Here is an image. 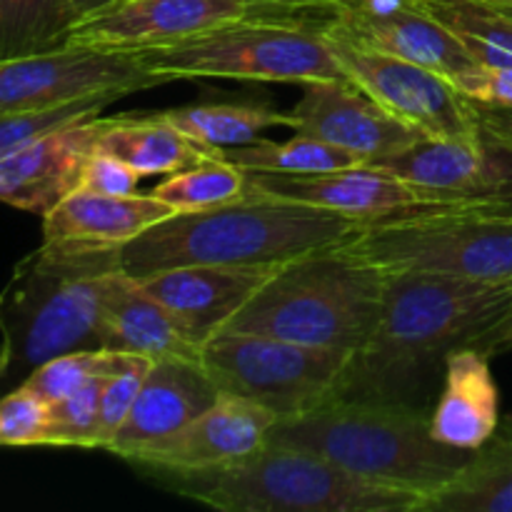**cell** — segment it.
I'll return each instance as SVG.
<instances>
[{
    "label": "cell",
    "instance_id": "obj_34",
    "mask_svg": "<svg viewBox=\"0 0 512 512\" xmlns=\"http://www.w3.org/2000/svg\"><path fill=\"white\" fill-rule=\"evenodd\" d=\"M153 360L148 355L120 353L118 365L108 373L100 395V415H98V450L108 448L123 423L133 410L135 398L143 388L148 370Z\"/></svg>",
    "mask_w": 512,
    "mask_h": 512
},
{
    "label": "cell",
    "instance_id": "obj_6",
    "mask_svg": "<svg viewBox=\"0 0 512 512\" xmlns=\"http://www.w3.org/2000/svg\"><path fill=\"white\" fill-rule=\"evenodd\" d=\"M163 478L183 498L223 512H425L428 505V495L360 478L313 450L280 443L223 468Z\"/></svg>",
    "mask_w": 512,
    "mask_h": 512
},
{
    "label": "cell",
    "instance_id": "obj_15",
    "mask_svg": "<svg viewBox=\"0 0 512 512\" xmlns=\"http://www.w3.org/2000/svg\"><path fill=\"white\" fill-rule=\"evenodd\" d=\"M110 118L78 120L0 158V203L48 215L80 188L85 165L98 150Z\"/></svg>",
    "mask_w": 512,
    "mask_h": 512
},
{
    "label": "cell",
    "instance_id": "obj_3",
    "mask_svg": "<svg viewBox=\"0 0 512 512\" xmlns=\"http://www.w3.org/2000/svg\"><path fill=\"white\" fill-rule=\"evenodd\" d=\"M360 220L248 193V198L160 220L120 248V268L133 278L180 265H283L348 240Z\"/></svg>",
    "mask_w": 512,
    "mask_h": 512
},
{
    "label": "cell",
    "instance_id": "obj_38",
    "mask_svg": "<svg viewBox=\"0 0 512 512\" xmlns=\"http://www.w3.org/2000/svg\"><path fill=\"white\" fill-rule=\"evenodd\" d=\"M140 178H143V175L135 173L128 163H123V160L113 158V155L108 153L95 150L90 163L85 165L80 188L93 190V193H103V195H135L138 193Z\"/></svg>",
    "mask_w": 512,
    "mask_h": 512
},
{
    "label": "cell",
    "instance_id": "obj_18",
    "mask_svg": "<svg viewBox=\"0 0 512 512\" xmlns=\"http://www.w3.org/2000/svg\"><path fill=\"white\" fill-rule=\"evenodd\" d=\"M278 268L280 265H180L140 278V285L203 345L248 305Z\"/></svg>",
    "mask_w": 512,
    "mask_h": 512
},
{
    "label": "cell",
    "instance_id": "obj_24",
    "mask_svg": "<svg viewBox=\"0 0 512 512\" xmlns=\"http://www.w3.org/2000/svg\"><path fill=\"white\" fill-rule=\"evenodd\" d=\"M98 150L128 163L143 178L180 173L190 165L223 155V148H210L188 138L158 113H150L145 118L113 115L108 130L100 138Z\"/></svg>",
    "mask_w": 512,
    "mask_h": 512
},
{
    "label": "cell",
    "instance_id": "obj_40",
    "mask_svg": "<svg viewBox=\"0 0 512 512\" xmlns=\"http://www.w3.org/2000/svg\"><path fill=\"white\" fill-rule=\"evenodd\" d=\"M253 13L263 15H308V13H335V10L353 5L358 0H248Z\"/></svg>",
    "mask_w": 512,
    "mask_h": 512
},
{
    "label": "cell",
    "instance_id": "obj_30",
    "mask_svg": "<svg viewBox=\"0 0 512 512\" xmlns=\"http://www.w3.org/2000/svg\"><path fill=\"white\" fill-rule=\"evenodd\" d=\"M150 195L170 205L175 213L218 208L248 198V173L218 155L168 175L150 190Z\"/></svg>",
    "mask_w": 512,
    "mask_h": 512
},
{
    "label": "cell",
    "instance_id": "obj_10",
    "mask_svg": "<svg viewBox=\"0 0 512 512\" xmlns=\"http://www.w3.org/2000/svg\"><path fill=\"white\" fill-rule=\"evenodd\" d=\"M345 75L423 138L480 143L475 103L435 70L330 38Z\"/></svg>",
    "mask_w": 512,
    "mask_h": 512
},
{
    "label": "cell",
    "instance_id": "obj_19",
    "mask_svg": "<svg viewBox=\"0 0 512 512\" xmlns=\"http://www.w3.org/2000/svg\"><path fill=\"white\" fill-rule=\"evenodd\" d=\"M220 390L210 380L200 360H153L123 428L115 433L103 453L128 460L143 445L175 433L210 408Z\"/></svg>",
    "mask_w": 512,
    "mask_h": 512
},
{
    "label": "cell",
    "instance_id": "obj_32",
    "mask_svg": "<svg viewBox=\"0 0 512 512\" xmlns=\"http://www.w3.org/2000/svg\"><path fill=\"white\" fill-rule=\"evenodd\" d=\"M120 353L118 350H75V353H63L58 358H50L48 363L38 365L28 378L20 385L33 390L38 398L53 405L58 400L68 398L75 390L83 388L88 380L95 375L110 373L118 365Z\"/></svg>",
    "mask_w": 512,
    "mask_h": 512
},
{
    "label": "cell",
    "instance_id": "obj_2",
    "mask_svg": "<svg viewBox=\"0 0 512 512\" xmlns=\"http://www.w3.org/2000/svg\"><path fill=\"white\" fill-rule=\"evenodd\" d=\"M123 245L43 240L0 293V388L63 353L103 348L105 285Z\"/></svg>",
    "mask_w": 512,
    "mask_h": 512
},
{
    "label": "cell",
    "instance_id": "obj_8",
    "mask_svg": "<svg viewBox=\"0 0 512 512\" xmlns=\"http://www.w3.org/2000/svg\"><path fill=\"white\" fill-rule=\"evenodd\" d=\"M343 248L385 273L512 283V215L475 205H428L363 223Z\"/></svg>",
    "mask_w": 512,
    "mask_h": 512
},
{
    "label": "cell",
    "instance_id": "obj_27",
    "mask_svg": "<svg viewBox=\"0 0 512 512\" xmlns=\"http://www.w3.org/2000/svg\"><path fill=\"white\" fill-rule=\"evenodd\" d=\"M223 158L243 168L245 173L270 175H315L363 165L348 150L335 148V145L303 133H295L293 138L283 140V143L260 138L255 143L223 148Z\"/></svg>",
    "mask_w": 512,
    "mask_h": 512
},
{
    "label": "cell",
    "instance_id": "obj_17",
    "mask_svg": "<svg viewBox=\"0 0 512 512\" xmlns=\"http://www.w3.org/2000/svg\"><path fill=\"white\" fill-rule=\"evenodd\" d=\"M323 28L330 38L423 65L450 80L480 65L468 48L420 5V0L390 13H368L348 5L330 13L323 20Z\"/></svg>",
    "mask_w": 512,
    "mask_h": 512
},
{
    "label": "cell",
    "instance_id": "obj_29",
    "mask_svg": "<svg viewBox=\"0 0 512 512\" xmlns=\"http://www.w3.org/2000/svg\"><path fill=\"white\" fill-rule=\"evenodd\" d=\"M75 20L70 0H0V60L60 48Z\"/></svg>",
    "mask_w": 512,
    "mask_h": 512
},
{
    "label": "cell",
    "instance_id": "obj_41",
    "mask_svg": "<svg viewBox=\"0 0 512 512\" xmlns=\"http://www.w3.org/2000/svg\"><path fill=\"white\" fill-rule=\"evenodd\" d=\"M465 205H475V208H483V210H493V213H503V215H512V173L493 193L483 195L478 200H470Z\"/></svg>",
    "mask_w": 512,
    "mask_h": 512
},
{
    "label": "cell",
    "instance_id": "obj_23",
    "mask_svg": "<svg viewBox=\"0 0 512 512\" xmlns=\"http://www.w3.org/2000/svg\"><path fill=\"white\" fill-rule=\"evenodd\" d=\"M173 213L150 193L103 195L78 188L43 215V240L125 245Z\"/></svg>",
    "mask_w": 512,
    "mask_h": 512
},
{
    "label": "cell",
    "instance_id": "obj_42",
    "mask_svg": "<svg viewBox=\"0 0 512 512\" xmlns=\"http://www.w3.org/2000/svg\"><path fill=\"white\" fill-rule=\"evenodd\" d=\"M75 8V13H78V18H83V15L93 13V10H100L105 8V5L115 3V0H70Z\"/></svg>",
    "mask_w": 512,
    "mask_h": 512
},
{
    "label": "cell",
    "instance_id": "obj_21",
    "mask_svg": "<svg viewBox=\"0 0 512 512\" xmlns=\"http://www.w3.org/2000/svg\"><path fill=\"white\" fill-rule=\"evenodd\" d=\"M500 425V395L490 373V358L458 345L445 358L443 388L430 410V433L443 445L478 450Z\"/></svg>",
    "mask_w": 512,
    "mask_h": 512
},
{
    "label": "cell",
    "instance_id": "obj_25",
    "mask_svg": "<svg viewBox=\"0 0 512 512\" xmlns=\"http://www.w3.org/2000/svg\"><path fill=\"white\" fill-rule=\"evenodd\" d=\"M425 512H512V418L430 495Z\"/></svg>",
    "mask_w": 512,
    "mask_h": 512
},
{
    "label": "cell",
    "instance_id": "obj_37",
    "mask_svg": "<svg viewBox=\"0 0 512 512\" xmlns=\"http://www.w3.org/2000/svg\"><path fill=\"white\" fill-rule=\"evenodd\" d=\"M453 83L465 98L475 100V103L512 108V68L475 65V68L455 75Z\"/></svg>",
    "mask_w": 512,
    "mask_h": 512
},
{
    "label": "cell",
    "instance_id": "obj_36",
    "mask_svg": "<svg viewBox=\"0 0 512 512\" xmlns=\"http://www.w3.org/2000/svg\"><path fill=\"white\" fill-rule=\"evenodd\" d=\"M465 348H475L490 360L495 355L510 353L512 350V283L503 290L495 308L470 330L468 338L463 340Z\"/></svg>",
    "mask_w": 512,
    "mask_h": 512
},
{
    "label": "cell",
    "instance_id": "obj_7",
    "mask_svg": "<svg viewBox=\"0 0 512 512\" xmlns=\"http://www.w3.org/2000/svg\"><path fill=\"white\" fill-rule=\"evenodd\" d=\"M138 58L163 83L230 78L305 85L345 75L323 20L310 23L305 15L253 13L183 43L140 50Z\"/></svg>",
    "mask_w": 512,
    "mask_h": 512
},
{
    "label": "cell",
    "instance_id": "obj_9",
    "mask_svg": "<svg viewBox=\"0 0 512 512\" xmlns=\"http://www.w3.org/2000/svg\"><path fill=\"white\" fill-rule=\"evenodd\" d=\"M350 355L258 333L220 330L203 343L200 363L220 395H238L280 420L313 413L335 398Z\"/></svg>",
    "mask_w": 512,
    "mask_h": 512
},
{
    "label": "cell",
    "instance_id": "obj_16",
    "mask_svg": "<svg viewBox=\"0 0 512 512\" xmlns=\"http://www.w3.org/2000/svg\"><path fill=\"white\" fill-rule=\"evenodd\" d=\"M248 193L313 205L360 223L438 205L378 165H353L315 175L248 173Z\"/></svg>",
    "mask_w": 512,
    "mask_h": 512
},
{
    "label": "cell",
    "instance_id": "obj_13",
    "mask_svg": "<svg viewBox=\"0 0 512 512\" xmlns=\"http://www.w3.org/2000/svg\"><path fill=\"white\" fill-rule=\"evenodd\" d=\"M275 423L273 410L238 395H220L188 425L135 450L128 463L160 475L223 468L263 448Z\"/></svg>",
    "mask_w": 512,
    "mask_h": 512
},
{
    "label": "cell",
    "instance_id": "obj_31",
    "mask_svg": "<svg viewBox=\"0 0 512 512\" xmlns=\"http://www.w3.org/2000/svg\"><path fill=\"white\" fill-rule=\"evenodd\" d=\"M115 100H120V95H90V98L53 105V108L0 113V158L33 143V140L43 138V135L53 133V130L100 115Z\"/></svg>",
    "mask_w": 512,
    "mask_h": 512
},
{
    "label": "cell",
    "instance_id": "obj_43",
    "mask_svg": "<svg viewBox=\"0 0 512 512\" xmlns=\"http://www.w3.org/2000/svg\"><path fill=\"white\" fill-rule=\"evenodd\" d=\"M473 3H483V5H493V8H503L512 13V0H473Z\"/></svg>",
    "mask_w": 512,
    "mask_h": 512
},
{
    "label": "cell",
    "instance_id": "obj_4",
    "mask_svg": "<svg viewBox=\"0 0 512 512\" xmlns=\"http://www.w3.org/2000/svg\"><path fill=\"white\" fill-rule=\"evenodd\" d=\"M268 443L313 450L375 483L435 495L465 463L468 450L430 433V410L370 400H330L313 413L280 420Z\"/></svg>",
    "mask_w": 512,
    "mask_h": 512
},
{
    "label": "cell",
    "instance_id": "obj_33",
    "mask_svg": "<svg viewBox=\"0 0 512 512\" xmlns=\"http://www.w3.org/2000/svg\"><path fill=\"white\" fill-rule=\"evenodd\" d=\"M105 378L108 373L95 375L73 395L50 405L48 448L98 450V415Z\"/></svg>",
    "mask_w": 512,
    "mask_h": 512
},
{
    "label": "cell",
    "instance_id": "obj_39",
    "mask_svg": "<svg viewBox=\"0 0 512 512\" xmlns=\"http://www.w3.org/2000/svg\"><path fill=\"white\" fill-rule=\"evenodd\" d=\"M475 103V100H473ZM480 120V135L498 155L512 158V108H500V105L475 103Z\"/></svg>",
    "mask_w": 512,
    "mask_h": 512
},
{
    "label": "cell",
    "instance_id": "obj_22",
    "mask_svg": "<svg viewBox=\"0 0 512 512\" xmlns=\"http://www.w3.org/2000/svg\"><path fill=\"white\" fill-rule=\"evenodd\" d=\"M103 348L148 355L150 360H200L203 353L188 328L123 270L110 275L105 285Z\"/></svg>",
    "mask_w": 512,
    "mask_h": 512
},
{
    "label": "cell",
    "instance_id": "obj_20",
    "mask_svg": "<svg viewBox=\"0 0 512 512\" xmlns=\"http://www.w3.org/2000/svg\"><path fill=\"white\" fill-rule=\"evenodd\" d=\"M495 155L485 140L418 138L403 153L373 165L393 173L433 203L460 205L493 193L512 173L495 163Z\"/></svg>",
    "mask_w": 512,
    "mask_h": 512
},
{
    "label": "cell",
    "instance_id": "obj_26",
    "mask_svg": "<svg viewBox=\"0 0 512 512\" xmlns=\"http://www.w3.org/2000/svg\"><path fill=\"white\" fill-rule=\"evenodd\" d=\"M173 128L210 148H233V145L255 143L265 130H293V115L265 108L255 103H193L158 113Z\"/></svg>",
    "mask_w": 512,
    "mask_h": 512
},
{
    "label": "cell",
    "instance_id": "obj_14",
    "mask_svg": "<svg viewBox=\"0 0 512 512\" xmlns=\"http://www.w3.org/2000/svg\"><path fill=\"white\" fill-rule=\"evenodd\" d=\"M295 133L348 150L363 165L403 153L423 138L390 115L348 75L303 85V98L290 110Z\"/></svg>",
    "mask_w": 512,
    "mask_h": 512
},
{
    "label": "cell",
    "instance_id": "obj_35",
    "mask_svg": "<svg viewBox=\"0 0 512 512\" xmlns=\"http://www.w3.org/2000/svg\"><path fill=\"white\" fill-rule=\"evenodd\" d=\"M50 405L25 385L0 398V448L48 445Z\"/></svg>",
    "mask_w": 512,
    "mask_h": 512
},
{
    "label": "cell",
    "instance_id": "obj_5",
    "mask_svg": "<svg viewBox=\"0 0 512 512\" xmlns=\"http://www.w3.org/2000/svg\"><path fill=\"white\" fill-rule=\"evenodd\" d=\"M388 273L343 243L283 263L223 330L353 355L383 308Z\"/></svg>",
    "mask_w": 512,
    "mask_h": 512
},
{
    "label": "cell",
    "instance_id": "obj_11",
    "mask_svg": "<svg viewBox=\"0 0 512 512\" xmlns=\"http://www.w3.org/2000/svg\"><path fill=\"white\" fill-rule=\"evenodd\" d=\"M165 85L138 53L60 45L0 60V113L53 108L90 95H125Z\"/></svg>",
    "mask_w": 512,
    "mask_h": 512
},
{
    "label": "cell",
    "instance_id": "obj_12",
    "mask_svg": "<svg viewBox=\"0 0 512 512\" xmlns=\"http://www.w3.org/2000/svg\"><path fill=\"white\" fill-rule=\"evenodd\" d=\"M253 15L248 0H115L75 20L65 45L140 50L163 48Z\"/></svg>",
    "mask_w": 512,
    "mask_h": 512
},
{
    "label": "cell",
    "instance_id": "obj_1",
    "mask_svg": "<svg viewBox=\"0 0 512 512\" xmlns=\"http://www.w3.org/2000/svg\"><path fill=\"white\" fill-rule=\"evenodd\" d=\"M505 285L428 273H388L383 308L350 355L333 400L428 408L445 358L495 308Z\"/></svg>",
    "mask_w": 512,
    "mask_h": 512
},
{
    "label": "cell",
    "instance_id": "obj_28",
    "mask_svg": "<svg viewBox=\"0 0 512 512\" xmlns=\"http://www.w3.org/2000/svg\"><path fill=\"white\" fill-rule=\"evenodd\" d=\"M433 18H438L475 63L490 68H512V13L473 0H420Z\"/></svg>",
    "mask_w": 512,
    "mask_h": 512
}]
</instances>
